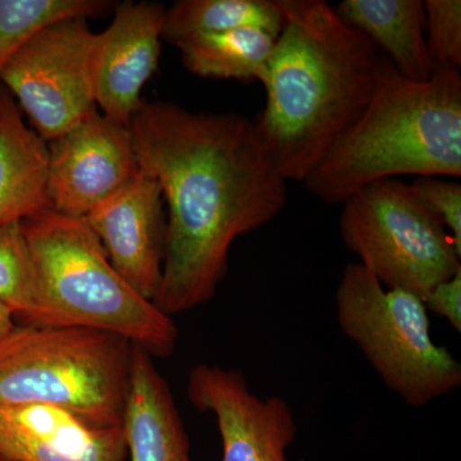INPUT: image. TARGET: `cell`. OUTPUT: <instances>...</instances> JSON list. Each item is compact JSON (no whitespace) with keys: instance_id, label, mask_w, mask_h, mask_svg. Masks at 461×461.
Here are the masks:
<instances>
[{"instance_id":"6da1fadb","label":"cell","mask_w":461,"mask_h":461,"mask_svg":"<svg viewBox=\"0 0 461 461\" xmlns=\"http://www.w3.org/2000/svg\"><path fill=\"white\" fill-rule=\"evenodd\" d=\"M136 158L168 206L162 281L154 304L169 317L204 305L229 269L235 240L287 204V180L256 121L142 102L133 114Z\"/></svg>"},{"instance_id":"7a4b0ae2","label":"cell","mask_w":461,"mask_h":461,"mask_svg":"<svg viewBox=\"0 0 461 461\" xmlns=\"http://www.w3.org/2000/svg\"><path fill=\"white\" fill-rule=\"evenodd\" d=\"M278 3L284 25L256 126L282 176L304 182L368 104L379 53L324 0Z\"/></svg>"},{"instance_id":"3957f363","label":"cell","mask_w":461,"mask_h":461,"mask_svg":"<svg viewBox=\"0 0 461 461\" xmlns=\"http://www.w3.org/2000/svg\"><path fill=\"white\" fill-rule=\"evenodd\" d=\"M402 176L460 178L461 75L442 67L427 81L408 80L379 54L368 104L304 184L321 202L342 205Z\"/></svg>"},{"instance_id":"277c9868","label":"cell","mask_w":461,"mask_h":461,"mask_svg":"<svg viewBox=\"0 0 461 461\" xmlns=\"http://www.w3.org/2000/svg\"><path fill=\"white\" fill-rule=\"evenodd\" d=\"M45 295L62 326L113 333L151 357H171L177 326L115 271L85 218L47 209L23 221Z\"/></svg>"},{"instance_id":"5b68a950","label":"cell","mask_w":461,"mask_h":461,"mask_svg":"<svg viewBox=\"0 0 461 461\" xmlns=\"http://www.w3.org/2000/svg\"><path fill=\"white\" fill-rule=\"evenodd\" d=\"M132 350L103 330L16 324L0 339V405L42 403L123 427Z\"/></svg>"},{"instance_id":"8992f818","label":"cell","mask_w":461,"mask_h":461,"mask_svg":"<svg viewBox=\"0 0 461 461\" xmlns=\"http://www.w3.org/2000/svg\"><path fill=\"white\" fill-rule=\"evenodd\" d=\"M335 303L341 332L406 405L424 408L461 386V364L433 341L421 297L387 290L362 264L351 263Z\"/></svg>"},{"instance_id":"52a82bcc","label":"cell","mask_w":461,"mask_h":461,"mask_svg":"<svg viewBox=\"0 0 461 461\" xmlns=\"http://www.w3.org/2000/svg\"><path fill=\"white\" fill-rule=\"evenodd\" d=\"M342 206V242L387 290L424 300L461 271V253L450 233L408 182H373Z\"/></svg>"},{"instance_id":"ba28073f","label":"cell","mask_w":461,"mask_h":461,"mask_svg":"<svg viewBox=\"0 0 461 461\" xmlns=\"http://www.w3.org/2000/svg\"><path fill=\"white\" fill-rule=\"evenodd\" d=\"M94 41L85 18L59 21L36 33L0 74L41 140H54L98 111L91 75Z\"/></svg>"},{"instance_id":"9c48e42d","label":"cell","mask_w":461,"mask_h":461,"mask_svg":"<svg viewBox=\"0 0 461 461\" xmlns=\"http://www.w3.org/2000/svg\"><path fill=\"white\" fill-rule=\"evenodd\" d=\"M48 144L50 208L85 218L140 171L130 126L98 111Z\"/></svg>"},{"instance_id":"30bf717a","label":"cell","mask_w":461,"mask_h":461,"mask_svg":"<svg viewBox=\"0 0 461 461\" xmlns=\"http://www.w3.org/2000/svg\"><path fill=\"white\" fill-rule=\"evenodd\" d=\"M187 396L196 409L213 414L222 461H288L297 421L284 397L258 396L241 372L209 364L191 369Z\"/></svg>"},{"instance_id":"8fae6325","label":"cell","mask_w":461,"mask_h":461,"mask_svg":"<svg viewBox=\"0 0 461 461\" xmlns=\"http://www.w3.org/2000/svg\"><path fill=\"white\" fill-rule=\"evenodd\" d=\"M167 7L157 2L115 5L113 21L95 33L91 75L96 107L114 122L130 126L142 87L157 71Z\"/></svg>"},{"instance_id":"7c38bea8","label":"cell","mask_w":461,"mask_h":461,"mask_svg":"<svg viewBox=\"0 0 461 461\" xmlns=\"http://www.w3.org/2000/svg\"><path fill=\"white\" fill-rule=\"evenodd\" d=\"M163 202L158 182L140 169L122 189L85 217L115 271L139 295L153 303L165 260Z\"/></svg>"},{"instance_id":"4fadbf2b","label":"cell","mask_w":461,"mask_h":461,"mask_svg":"<svg viewBox=\"0 0 461 461\" xmlns=\"http://www.w3.org/2000/svg\"><path fill=\"white\" fill-rule=\"evenodd\" d=\"M123 427L42 403L0 405V461H123Z\"/></svg>"},{"instance_id":"5bb4252c","label":"cell","mask_w":461,"mask_h":461,"mask_svg":"<svg viewBox=\"0 0 461 461\" xmlns=\"http://www.w3.org/2000/svg\"><path fill=\"white\" fill-rule=\"evenodd\" d=\"M123 432L131 461H191L189 436L171 387L154 357L136 345Z\"/></svg>"},{"instance_id":"9a60e30c","label":"cell","mask_w":461,"mask_h":461,"mask_svg":"<svg viewBox=\"0 0 461 461\" xmlns=\"http://www.w3.org/2000/svg\"><path fill=\"white\" fill-rule=\"evenodd\" d=\"M48 144L27 127L0 85V226L51 209L47 196Z\"/></svg>"},{"instance_id":"2e32d148","label":"cell","mask_w":461,"mask_h":461,"mask_svg":"<svg viewBox=\"0 0 461 461\" xmlns=\"http://www.w3.org/2000/svg\"><path fill=\"white\" fill-rule=\"evenodd\" d=\"M335 11L371 41L411 81H427L437 71L426 41L421 0H342Z\"/></svg>"},{"instance_id":"e0dca14e","label":"cell","mask_w":461,"mask_h":461,"mask_svg":"<svg viewBox=\"0 0 461 461\" xmlns=\"http://www.w3.org/2000/svg\"><path fill=\"white\" fill-rule=\"evenodd\" d=\"M277 36L258 27L196 36L178 44L191 74L223 80L262 81Z\"/></svg>"},{"instance_id":"ac0fdd59","label":"cell","mask_w":461,"mask_h":461,"mask_svg":"<svg viewBox=\"0 0 461 461\" xmlns=\"http://www.w3.org/2000/svg\"><path fill=\"white\" fill-rule=\"evenodd\" d=\"M284 16L278 0H180L167 8L163 41L173 47L196 36L258 27L278 36Z\"/></svg>"},{"instance_id":"d6986e66","label":"cell","mask_w":461,"mask_h":461,"mask_svg":"<svg viewBox=\"0 0 461 461\" xmlns=\"http://www.w3.org/2000/svg\"><path fill=\"white\" fill-rule=\"evenodd\" d=\"M0 305L23 326H62L45 295L23 221L0 226Z\"/></svg>"},{"instance_id":"ffe728a7","label":"cell","mask_w":461,"mask_h":461,"mask_svg":"<svg viewBox=\"0 0 461 461\" xmlns=\"http://www.w3.org/2000/svg\"><path fill=\"white\" fill-rule=\"evenodd\" d=\"M113 5L108 0H0V74L45 27L69 18L103 16Z\"/></svg>"},{"instance_id":"44dd1931","label":"cell","mask_w":461,"mask_h":461,"mask_svg":"<svg viewBox=\"0 0 461 461\" xmlns=\"http://www.w3.org/2000/svg\"><path fill=\"white\" fill-rule=\"evenodd\" d=\"M426 41L437 69L461 67L460 0H426Z\"/></svg>"},{"instance_id":"7402d4cb","label":"cell","mask_w":461,"mask_h":461,"mask_svg":"<svg viewBox=\"0 0 461 461\" xmlns=\"http://www.w3.org/2000/svg\"><path fill=\"white\" fill-rule=\"evenodd\" d=\"M456 180L426 176L414 177L411 186L421 202L438 215L461 253V184Z\"/></svg>"},{"instance_id":"603a6c76","label":"cell","mask_w":461,"mask_h":461,"mask_svg":"<svg viewBox=\"0 0 461 461\" xmlns=\"http://www.w3.org/2000/svg\"><path fill=\"white\" fill-rule=\"evenodd\" d=\"M424 305L461 333V271L433 287L424 297Z\"/></svg>"},{"instance_id":"cb8c5ba5","label":"cell","mask_w":461,"mask_h":461,"mask_svg":"<svg viewBox=\"0 0 461 461\" xmlns=\"http://www.w3.org/2000/svg\"><path fill=\"white\" fill-rule=\"evenodd\" d=\"M14 326H16V323H14V315H12L7 308L0 305V339L7 335L9 330L14 329Z\"/></svg>"}]
</instances>
